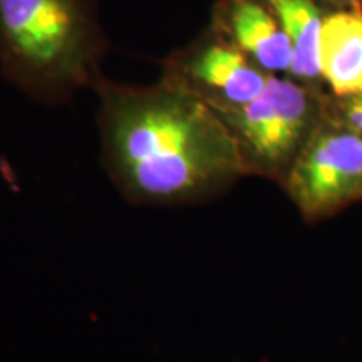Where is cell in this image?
<instances>
[{"label": "cell", "mask_w": 362, "mask_h": 362, "mask_svg": "<svg viewBox=\"0 0 362 362\" xmlns=\"http://www.w3.org/2000/svg\"><path fill=\"white\" fill-rule=\"evenodd\" d=\"M93 89L99 99L103 166L126 202L198 205L248 176L221 116L168 76L149 86L103 76Z\"/></svg>", "instance_id": "obj_1"}, {"label": "cell", "mask_w": 362, "mask_h": 362, "mask_svg": "<svg viewBox=\"0 0 362 362\" xmlns=\"http://www.w3.org/2000/svg\"><path fill=\"white\" fill-rule=\"evenodd\" d=\"M211 29L237 45L269 74H291V42L265 0H220Z\"/></svg>", "instance_id": "obj_6"}, {"label": "cell", "mask_w": 362, "mask_h": 362, "mask_svg": "<svg viewBox=\"0 0 362 362\" xmlns=\"http://www.w3.org/2000/svg\"><path fill=\"white\" fill-rule=\"evenodd\" d=\"M161 74L192 90L218 115L253 101L274 76L211 27L187 47L170 54Z\"/></svg>", "instance_id": "obj_5"}, {"label": "cell", "mask_w": 362, "mask_h": 362, "mask_svg": "<svg viewBox=\"0 0 362 362\" xmlns=\"http://www.w3.org/2000/svg\"><path fill=\"white\" fill-rule=\"evenodd\" d=\"M324 2L334 4L337 8L339 7H351V6H362V0H324Z\"/></svg>", "instance_id": "obj_9"}, {"label": "cell", "mask_w": 362, "mask_h": 362, "mask_svg": "<svg viewBox=\"0 0 362 362\" xmlns=\"http://www.w3.org/2000/svg\"><path fill=\"white\" fill-rule=\"evenodd\" d=\"M96 0H0V72L27 98L59 104L103 78Z\"/></svg>", "instance_id": "obj_2"}, {"label": "cell", "mask_w": 362, "mask_h": 362, "mask_svg": "<svg viewBox=\"0 0 362 362\" xmlns=\"http://www.w3.org/2000/svg\"><path fill=\"white\" fill-rule=\"evenodd\" d=\"M320 78L336 98L362 93V6L325 13L320 34Z\"/></svg>", "instance_id": "obj_7"}, {"label": "cell", "mask_w": 362, "mask_h": 362, "mask_svg": "<svg viewBox=\"0 0 362 362\" xmlns=\"http://www.w3.org/2000/svg\"><path fill=\"white\" fill-rule=\"evenodd\" d=\"M292 47L291 78L320 88V34L325 13L320 0H265Z\"/></svg>", "instance_id": "obj_8"}, {"label": "cell", "mask_w": 362, "mask_h": 362, "mask_svg": "<svg viewBox=\"0 0 362 362\" xmlns=\"http://www.w3.org/2000/svg\"><path fill=\"white\" fill-rule=\"evenodd\" d=\"M282 188L307 221L330 218L362 200V139L341 119L330 96Z\"/></svg>", "instance_id": "obj_4"}, {"label": "cell", "mask_w": 362, "mask_h": 362, "mask_svg": "<svg viewBox=\"0 0 362 362\" xmlns=\"http://www.w3.org/2000/svg\"><path fill=\"white\" fill-rule=\"evenodd\" d=\"M327 94L291 76H270L245 106L221 112L247 173L282 187L285 176L322 116Z\"/></svg>", "instance_id": "obj_3"}]
</instances>
